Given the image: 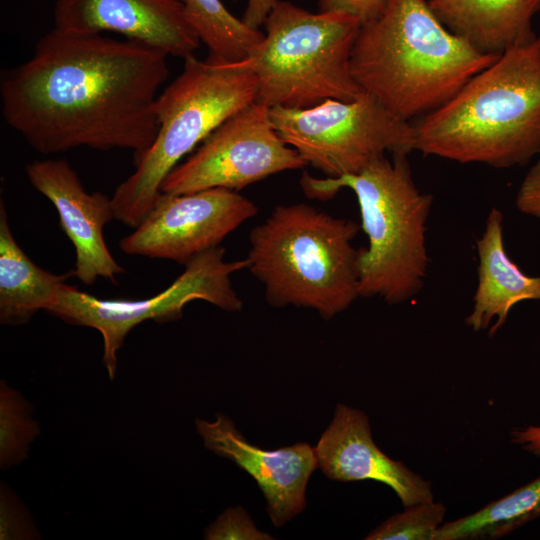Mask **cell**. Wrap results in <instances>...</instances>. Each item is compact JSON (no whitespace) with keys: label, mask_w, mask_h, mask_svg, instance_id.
Wrapping results in <instances>:
<instances>
[{"label":"cell","mask_w":540,"mask_h":540,"mask_svg":"<svg viewBox=\"0 0 540 540\" xmlns=\"http://www.w3.org/2000/svg\"><path fill=\"white\" fill-rule=\"evenodd\" d=\"M168 55L135 40L54 28L0 82L7 124L41 154L126 149L138 159L158 132Z\"/></svg>","instance_id":"1"},{"label":"cell","mask_w":540,"mask_h":540,"mask_svg":"<svg viewBox=\"0 0 540 540\" xmlns=\"http://www.w3.org/2000/svg\"><path fill=\"white\" fill-rule=\"evenodd\" d=\"M414 150L462 164L524 166L540 156V36L502 53L417 119Z\"/></svg>","instance_id":"2"},{"label":"cell","mask_w":540,"mask_h":540,"mask_svg":"<svg viewBox=\"0 0 540 540\" xmlns=\"http://www.w3.org/2000/svg\"><path fill=\"white\" fill-rule=\"evenodd\" d=\"M498 57L452 34L426 0H389L361 25L351 73L363 92L411 122L443 106Z\"/></svg>","instance_id":"3"},{"label":"cell","mask_w":540,"mask_h":540,"mask_svg":"<svg viewBox=\"0 0 540 540\" xmlns=\"http://www.w3.org/2000/svg\"><path fill=\"white\" fill-rule=\"evenodd\" d=\"M361 225L311 205L276 206L249 234L248 270L273 307L315 310L330 320L359 298Z\"/></svg>","instance_id":"4"},{"label":"cell","mask_w":540,"mask_h":540,"mask_svg":"<svg viewBox=\"0 0 540 540\" xmlns=\"http://www.w3.org/2000/svg\"><path fill=\"white\" fill-rule=\"evenodd\" d=\"M314 199L332 198L342 188L356 196L368 246L360 248L359 296L390 305L414 298L422 289L429 258L426 224L433 196L416 186L407 154L382 157L356 174L300 179Z\"/></svg>","instance_id":"5"},{"label":"cell","mask_w":540,"mask_h":540,"mask_svg":"<svg viewBox=\"0 0 540 540\" xmlns=\"http://www.w3.org/2000/svg\"><path fill=\"white\" fill-rule=\"evenodd\" d=\"M257 98L258 80L251 71L186 57L182 72L157 97L154 142L134 160L135 171L111 197L115 218L129 227L139 226L180 160Z\"/></svg>","instance_id":"6"},{"label":"cell","mask_w":540,"mask_h":540,"mask_svg":"<svg viewBox=\"0 0 540 540\" xmlns=\"http://www.w3.org/2000/svg\"><path fill=\"white\" fill-rule=\"evenodd\" d=\"M361 25L349 14L312 13L277 0L264 22L261 42L247 58L229 64L256 76L257 101L269 108L351 101L363 94L351 73Z\"/></svg>","instance_id":"7"},{"label":"cell","mask_w":540,"mask_h":540,"mask_svg":"<svg viewBox=\"0 0 540 540\" xmlns=\"http://www.w3.org/2000/svg\"><path fill=\"white\" fill-rule=\"evenodd\" d=\"M283 141L326 177L356 174L388 154L414 150V128L363 92L351 101L327 99L307 108H270Z\"/></svg>","instance_id":"8"},{"label":"cell","mask_w":540,"mask_h":540,"mask_svg":"<svg viewBox=\"0 0 540 540\" xmlns=\"http://www.w3.org/2000/svg\"><path fill=\"white\" fill-rule=\"evenodd\" d=\"M247 258L226 261L225 249L215 247L194 256L183 273L162 292L141 300H105L63 283L50 313L67 323L98 330L104 343L103 363L111 380L117 371V353L128 333L138 324L168 322L182 317L183 308L204 300L229 312L243 302L233 288L231 275L248 269Z\"/></svg>","instance_id":"9"},{"label":"cell","mask_w":540,"mask_h":540,"mask_svg":"<svg viewBox=\"0 0 540 540\" xmlns=\"http://www.w3.org/2000/svg\"><path fill=\"white\" fill-rule=\"evenodd\" d=\"M307 166L276 131L270 108L258 101L215 129L164 179L161 192L185 194L210 188L239 191L271 175Z\"/></svg>","instance_id":"10"},{"label":"cell","mask_w":540,"mask_h":540,"mask_svg":"<svg viewBox=\"0 0 540 540\" xmlns=\"http://www.w3.org/2000/svg\"><path fill=\"white\" fill-rule=\"evenodd\" d=\"M257 212L253 201L225 188L162 193L141 224L121 239L119 247L128 255L186 265L194 256L218 247Z\"/></svg>","instance_id":"11"},{"label":"cell","mask_w":540,"mask_h":540,"mask_svg":"<svg viewBox=\"0 0 540 540\" xmlns=\"http://www.w3.org/2000/svg\"><path fill=\"white\" fill-rule=\"evenodd\" d=\"M26 174L58 212L60 226L75 249L74 275L86 285L99 277L116 283L125 270L111 255L103 235L104 226L115 218L112 199L100 192L88 193L63 159L35 160L27 164Z\"/></svg>","instance_id":"12"},{"label":"cell","mask_w":540,"mask_h":540,"mask_svg":"<svg viewBox=\"0 0 540 540\" xmlns=\"http://www.w3.org/2000/svg\"><path fill=\"white\" fill-rule=\"evenodd\" d=\"M196 430L204 446L233 461L257 482L267 503V512L275 527L302 512L310 476L318 468L315 449L299 442L276 450L251 444L226 415L214 421L196 420Z\"/></svg>","instance_id":"13"},{"label":"cell","mask_w":540,"mask_h":540,"mask_svg":"<svg viewBox=\"0 0 540 540\" xmlns=\"http://www.w3.org/2000/svg\"><path fill=\"white\" fill-rule=\"evenodd\" d=\"M53 17L60 30L116 32L183 59L201 42L179 0H56Z\"/></svg>","instance_id":"14"},{"label":"cell","mask_w":540,"mask_h":540,"mask_svg":"<svg viewBox=\"0 0 540 540\" xmlns=\"http://www.w3.org/2000/svg\"><path fill=\"white\" fill-rule=\"evenodd\" d=\"M318 468L331 480H373L389 486L404 507L434 500L431 482L374 443L367 415L338 404L333 419L314 447Z\"/></svg>","instance_id":"15"},{"label":"cell","mask_w":540,"mask_h":540,"mask_svg":"<svg viewBox=\"0 0 540 540\" xmlns=\"http://www.w3.org/2000/svg\"><path fill=\"white\" fill-rule=\"evenodd\" d=\"M503 219L502 212L493 207L476 241L478 282L473 310L465 318L466 325L476 332L489 328V336L503 327L516 304L540 300V276L525 274L506 252Z\"/></svg>","instance_id":"16"},{"label":"cell","mask_w":540,"mask_h":540,"mask_svg":"<svg viewBox=\"0 0 540 540\" xmlns=\"http://www.w3.org/2000/svg\"><path fill=\"white\" fill-rule=\"evenodd\" d=\"M436 18L481 53L500 56L536 36L540 0H426Z\"/></svg>","instance_id":"17"},{"label":"cell","mask_w":540,"mask_h":540,"mask_svg":"<svg viewBox=\"0 0 540 540\" xmlns=\"http://www.w3.org/2000/svg\"><path fill=\"white\" fill-rule=\"evenodd\" d=\"M74 271L56 275L37 266L16 242L5 204H0V322L28 323L39 311H49L58 291Z\"/></svg>","instance_id":"18"},{"label":"cell","mask_w":540,"mask_h":540,"mask_svg":"<svg viewBox=\"0 0 540 540\" xmlns=\"http://www.w3.org/2000/svg\"><path fill=\"white\" fill-rule=\"evenodd\" d=\"M540 517V476L481 509L443 523L434 540H494Z\"/></svg>","instance_id":"19"},{"label":"cell","mask_w":540,"mask_h":540,"mask_svg":"<svg viewBox=\"0 0 540 540\" xmlns=\"http://www.w3.org/2000/svg\"><path fill=\"white\" fill-rule=\"evenodd\" d=\"M200 41L209 49L208 61L218 64L240 62L263 39L260 29L236 18L221 0H179Z\"/></svg>","instance_id":"20"},{"label":"cell","mask_w":540,"mask_h":540,"mask_svg":"<svg viewBox=\"0 0 540 540\" xmlns=\"http://www.w3.org/2000/svg\"><path fill=\"white\" fill-rule=\"evenodd\" d=\"M40 427L33 418V406L5 380L0 382V468L21 464Z\"/></svg>","instance_id":"21"},{"label":"cell","mask_w":540,"mask_h":540,"mask_svg":"<svg viewBox=\"0 0 540 540\" xmlns=\"http://www.w3.org/2000/svg\"><path fill=\"white\" fill-rule=\"evenodd\" d=\"M446 508L442 503L420 502L394 514L366 537V540H434L443 524Z\"/></svg>","instance_id":"22"},{"label":"cell","mask_w":540,"mask_h":540,"mask_svg":"<svg viewBox=\"0 0 540 540\" xmlns=\"http://www.w3.org/2000/svg\"><path fill=\"white\" fill-rule=\"evenodd\" d=\"M40 534L26 506L4 482L0 484V539H39Z\"/></svg>","instance_id":"23"},{"label":"cell","mask_w":540,"mask_h":540,"mask_svg":"<svg viewBox=\"0 0 540 540\" xmlns=\"http://www.w3.org/2000/svg\"><path fill=\"white\" fill-rule=\"evenodd\" d=\"M206 540H269L268 533L260 531L248 513L240 506L226 509L205 530Z\"/></svg>","instance_id":"24"},{"label":"cell","mask_w":540,"mask_h":540,"mask_svg":"<svg viewBox=\"0 0 540 540\" xmlns=\"http://www.w3.org/2000/svg\"><path fill=\"white\" fill-rule=\"evenodd\" d=\"M389 0H318L320 12L349 14L366 23L384 10Z\"/></svg>","instance_id":"25"},{"label":"cell","mask_w":540,"mask_h":540,"mask_svg":"<svg viewBox=\"0 0 540 540\" xmlns=\"http://www.w3.org/2000/svg\"><path fill=\"white\" fill-rule=\"evenodd\" d=\"M515 204L521 213L540 220V156L524 176Z\"/></svg>","instance_id":"26"},{"label":"cell","mask_w":540,"mask_h":540,"mask_svg":"<svg viewBox=\"0 0 540 540\" xmlns=\"http://www.w3.org/2000/svg\"><path fill=\"white\" fill-rule=\"evenodd\" d=\"M277 0H248L242 21L253 29H260Z\"/></svg>","instance_id":"27"},{"label":"cell","mask_w":540,"mask_h":540,"mask_svg":"<svg viewBox=\"0 0 540 540\" xmlns=\"http://www.w3.org/2000/svg\"><path fill=\"white\" fill-rule=\"evenodd\" d=\"M511 441L525 451L540 457V426L529 425L514 429Z\"/></svg>","instance_id":"28"}]
</instances>
